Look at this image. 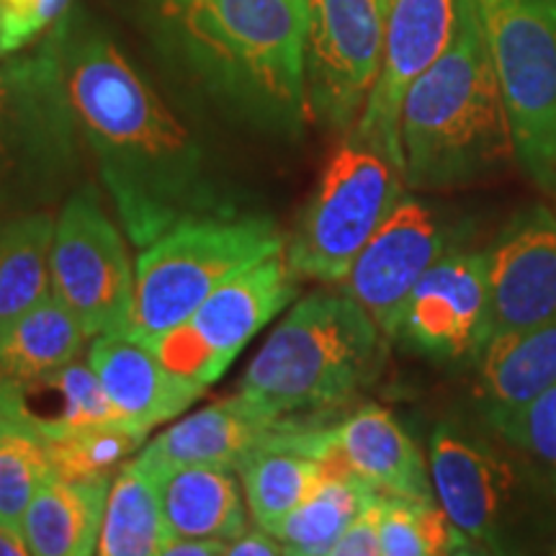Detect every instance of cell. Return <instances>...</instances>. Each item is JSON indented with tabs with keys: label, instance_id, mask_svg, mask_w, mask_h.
<instances>
[{
	"label": "cell",
	"instance_id": "obj_34",
	"mask_svg": "<svg viewBox=\"0 0 556 556\" xmlns=\"http://www.w3.org/2000/svg\"><path fill=\"white\" fill-rule=\"evenodd\" d=\"M379 520H381V492L374 497L371 505H366L358 513L356 520L345 528L343 536L332 546L330 556H377L381 554V536H379Z\"/></svg>",
	"mask_w": 556,
	"mask_h": 556
},
{
	"label": "cell",
	"instance_id": "obj_32",
	"mask_svg": "<svg viewBox=\"0 0 556 556\" xmlns=\"http://www.w3.org/2000/svg\"><path fill=\"white\" fill-rule=\"evenodd\" d=\"M495 430L513 448L523 451L533 464H539L546 471L548 484L556 486V384L497 422Z\"/></svg>",
	"mask_w": 556,
	"mask_h": 556
},
{
	"label": "cell",
	"instance_id": "obj_3",
	"mask_svg": "<svg viewBox=\"0 0 556 556\" xmlns=\"http://www.w3.org/2000/svg\"><path fill=\"white\" fill-rule=\"evenodd\" d=\"M400 142L405 184L415 191L477 184L518 157L477 0H458L448 47L409 86Z\"/></svg>",
	"mask_w": 556,
	"mask_h": 556
},
{
	"label": "cell",
	"instance_id": "obj_23",
	"mask_svg": "<svg viewBox=\"0 0 556 556\" xmlns=\"http://www.w3.org/2000/svg\"><path fill=\"white\" fill-rule=\"evenodd\" d=\"M377 495L379 490L348 469L336 454L315 492L304 503H299L287 518L278 520L268 533H274L289 554H330L345 528Z\"/></svg>",
	"mask_w": 556,
	"mask_h": 556
},
{
	"label": "cell",
	"instance_id": "obj_25",
	"mask_svg": "<svg viewBox=\"0 0 556 556\" xmlns=\"http://www.w3.org/2000/svg\"><path fill=\"white\" fill-rule=\"evenodd\" d=\"M86 340L80 319L52 291L0 343V379L21 387L50 377L80 356Z\"/></svg>",
	"mask_w": 556,
	"mask_h": 556
},
{
	"label": "cell",
	"instance_id": "obj_38",
	"mask_svg": "<svg viewBox=\"0 0 556 556\" xmlns=\"http://www.w3.org/2000/svg\"><path fill=\"white\" fill-rule=\"evenodd\" d=\"M18 415V400H16V384L0 379V433L9 426L13 417Z\"/></svg>",
	"mask_w": 556,
	"mask_h": 556
},
{
	"label": "cell",
	"instance_id": "obj_36",
	"mask_svg": "<svg viewBox=\"0 0 556 556\" xmlns=\"http://www.w3.org/2000/svg\"><path fill=\"white\" fill-rule=\"evenodd\" d=\"M227 554L229 556H281L289 554L287 546L278 541L274 533H268L266 528L255 526L253 531H242L240 536H235L227 544Z\"/></svg>",
	"mask_w": 556,
	"mask_h": 556
},
{
	"label": "cell",
	"instance_id": "obj_40",
	"mask_svg": "<svg viewBox=\"0 0 556 556\" xmlns=\"http://www.w3.org/2000/svg\"><path fill=\"white\" fill-rule=\"evenodd\" d=\"M0 58H3V54H0Z\"/></svg>",
	"mask_w": 556,
	"mask_h": 556
},
{
	"label": "cell",
	"instance_id": "obj_27",
	"mask_svg": "<svg viewBox=\"0 0 556 556\" xmlns=\"http://www.w3.org/2000/svg\"><path fill=\"white\" fill-rule=\"evenodd\" d=\"M173 533L165 523L155 479L131 462L116 471L111 482L106 513L96 554L103 556H152L165 554Z\"/></svg>",
	"mask_w": 556,
	"mask_h": 556
},
{
	"label": "cell",
	"instance_id": "obj_26",
	"mask_svg": "<svg viewBox=\"0 0 556 556\" xmlns=\"http://www.w3.org/2000/svg\"><path fill=\"white\" fill-rule=\"evenodd\" d=\"M52 235L50 212L0 225V343L26 312L52 294Z\"/></svg>",
	"mask_w": 556,
	"mask_h": 556
},
{
	"label": "cell",
	"instance_id": "obj_21",
	"mask_svg": "<svg viewBox=\"0 0 556 556\" xmlns=\"http://www.w3.org/2000/svg\"><path fill=\"white\" fill-rule=\"evenodd\" d=\"M477 361L479 407L495 428L556 384V319L492 336Z\"/></svg>",
	"mask_w": 556,
	"mask_h": 556
},
{
	"label": "cell",
	"instance_id": "obj_2",
	"mask_svg": "<svg viewBox=\"0 0 556 556\" xmlns=\"http://www.w3.org/2000/svg\"><path fill=\"white\" fill-rule=\"evenodd\" d=\"M165 52L227 119L296 137L307 109L304 0H152Z\"/></svg>",
	"mask_w": 556,
	"mask_h": 556
},
{
	"label": "cell",
	"instance_id": "obj_5",
	"mask_svg": "<svg viewBox=\"0 0 556 556\" xmlns=\"http://www.w3.org/2000/svg\"><path fill=\"white\" fill-rule=\"evenodd\" d=\"M83 148L54 34L37 54L0 65V225L78 189Z\"/></svg>",
	"mask_w": 556,
	"mask_h": 556
},
{
	"label": "cell",
	"instance_id": "obj_17",
	"mask_svg": "<svg viewBox=\"0 0 556 556\" xmlns=\"http://www.w3.org/2000/svg\"><path fill=\"white\" fill-rule=\"evenodd\" d=\"M315 420L274 417L242 394L201 407L176 426L144 443L135 464L148 475L180 464H219L240 469L250 456L278 443H289L299 428Z\"/></svg>",
	"mask_w": 556,
	"mask_h": 556
},
{
	"label": "cell",
	"instance_id": "obj_19",
	"mask_svg": "<svg viewBox=\"0 0 556 556\" xmlns=\"http://www.w3.org/2000/svg\"><path fill=\"white\" fill-rule=\"evenodd\" d=\"M336 451L348 469L387 495L435 500L430 467L397 417L364 405L336 426Z\"/></svg>",
	"mask_w": 556,
	"mask_h": 556
},
{
	"label": "cell",
	"instance_id": "obj_39",
	"mask_svg": "<svg viewBox=\"0 0 556 556\" xmlns=\"http://www.w3.org/2000/svg\"><path fill=\"white\" fill-rule=\"evenodd\" d=\"M26 554L31 552L29 546H26L24 533L0 526V556H26Z\"/></svg>",
	"mask_w": 556,
	"mask_h": 556
},
{
	"label": "cell",
	"instance_id": "obj_20",
	"mask_svg": "<svg viewBox=\"0 0 556 556\" xmlns=\"http://www.w3.org/2000/svg\"><path fill=\"white\" fill-rule=\"evenodd\" d=\"M150 477L173 539H222L229 544L248 528L250 510L238 469L180 464Z\"/></svg>",
	"mask_w": 556,
	"mask_h": 556
},
{
	"label": "cell",
	"instance_id": "obj_33",
	"mask_svg": "<svg viewBox=\"0 0 556 556\" xmlns=\"http://www.w3.org/2000/svg\"><path fill=\"white\" fill-rule=\"evenodd\" d=\"M70 0H0V54H13L58 24Z\"/></svg>",
	"mask_w": 556,
	"mask_h": 556
},
{
	"label": "cell",
	"instance_id": "obj_10",
	"mask_svg": "<svg viewBox=\"0 0 556 556\" xmlns=\"http://www.w3.org/2000/svg\"><path fill=\"white\" fill-rule=\"evenodd\" d=\"M296 291L287 255L276 253L229 278L189 319L144 345L180 377L212 387Z\"/></svg>",
	"mask_w": 556,
	"mask_h": 556
},
{
	"label": "cell",
	"instance_id": "obj_7",
	"mask_svg": "<svg viewBox=\"0 0 556 556\" xmlns=\"http://www.w3.org/2000/svg\"><path fill=\"white\" fill-rule=\"evenodd\" d=\"M402 186L400 165L348 131L283 248L294 276L343 283L361 250L400 204Z\"/></svg>",
	"mask_w": 556,
	"mask_h": 556
},
{
	"label": "cell",
	"instance_id": "obj_15",
	"mask_svg": "<svg viewBox=\"0 0 556 556\" xmlns=\"http://www.w3.org/2000/svg\"><path fill=\"white\" fill-rule=\"evenodd\" d=\"M446 229L433 208L420 199L402 197L348 270L345 294L356 299L389 340H397L407 299L446 253Z\"/></svg>",
	"mask_w": 556,
	"mask_h": 556
},
{
	"label": "cell",
	"instance_id": "obj_37",
	"mask_svg": "<svg viewBox=\"0 0 556 556\" xmlns=\"http://www.w3.org/2000/svg\"><path fill=\"white\" fill-rule=\"evenodd\" d=\"M168 556H219L227 554V541L222 539H173L168 548Z\"/></svg>",
	"mask_w": 556,
	"mask_h": 556
},
{
	"label": "cell",
	"instance_id": "obj_18",
	"mask_svg": "<svg viewBox=\"0 0 556 556\" xmlns=\"http://www.w3.org/2000/svg\"><path fill=\"white\" fill-rule=\"evenodd\" d=\"M88 364L124 426L142 435L178 417L206 392L204 384L180 377L150 345L124 330L90 338Z\"/></svg>",
	"mask_w": 556,
	"mask_h": 556
},
{
	"label": "cell",
	"instance_id": "obj_1",
	"mask_svg": "<svg viewBox=\"0 0 556 556\" xmlns=\"http://www.w3.org/2000/svg\"><path fill=\"white\" fill-rule=\"evenodd\" d=\"M58 45L80 137L131 245L148 248L186 219L238 212L201 144L114 39L67 24Z\"/></svg>",
	"mask_w": 556,
	"mask_h": 556
},
{
	"label": "cell",
	"instance_id": "obj_6",
	"mask_svg": "<svg viewBox=\"0 0 556 556\" xmlns=\"http://www.w3.org/2000/svg\"><path fill=\"white\" fill-rule=\"evenodd\" d=\"M283 248L287 240L268 217L235 212L180 222L142 248L124 332L152 343L189 319L222 283Z\"/></svg>",
	"mask_w": 556,
	"mask_h": 556
},
{
	"label": "cell",
	"instance_id": "obj_13",
	"mask_svg": "<svg viewBox=\"0 0 556 556\" xmlns=\"http://www.w3.org/2000/svg\"><path fill=\"white\" fill-rule=\"evenodd\" d=\"M397 340L435 361L479 358L490 340L486 250H446L417 281Z\"/></svg>",
	"mask_w": 556,
	"mask_h": 556
},
{
	"label": "cell",
	"instance_id": "obj_31",
	"mask_svg": "<svg viewBox=\"0 0 556 556\" xmlns=\"http://www.w3.org/2000/svg\"><path fill=\"white\" fill-rule=\"evenodd\" d=\"M144 438L122 422L80 433L47 438L52 469L67 477H116L127 458L144 446Z\"/></svg>",
	"mask_w": 556,
	"mask_h": 556
},
{
	"label": "cell",
	"instance_id": "obj_29",
	"mask_svg": "<svg viewBox=\"0 0 556 556\" xmlns=\"http://www.w3.org/2000/svg\"><path fill=\"white\" fill-rule=\"evenodd\" d=\"M381 554L384 556H443L475 552L438 500H413L381 492Z\"/></svg>",
	"mask_w": 556,
	"mask_h": 556
},
{
	"label": "cell",
	"instance_id": "obj_16",
	"mask_svg": "<svg viewBox=\"0 0 556 556\" xmlns=\"http://www.w3.org/2000/svg\"><path fill=\"white\" fill-rule=\"evenodd\" d=\"M490 338L556 319V217L533 206L507 225L486 250Z\"/></svg>",
	"mask_w": 556,
	"mask_h": 556
},
{
	"label": "cell",
	"instance_id": "obj_8",
	"mask_svg": "<svg viewBox=\"0 0 556 556\" xmlns=\"http://www.w3.org/2000/svg\"><path fill=\"white\" fill-rule=\"evenodd\" d=\"M518 160L556 184V0H477Z\"/></svg>",
	"mask_w": 556,
	"mask_h": 556
},
{
	"label": "cell",
	"instance_id": "obj_4",
	"mask_svg": "<svg viewBox=\"0 0 556 556\" xmlns=\"http://www.w3.org/2000/svg\"><path fill=\"white\" fill-rule=\"evenodd\" d=\"M387 340L356 299L315 291L261 345L238 394L274 417L319 420L377 381Z\"/></svg>",
	"mask_w": 556,
	"mask_h": 556
},
{
	"label": "cell",
	"instance_id": "obj_14",
	"mask_svg": "<svg viewBox=\"0 0 556 556\" xmlns=\"http://www.w3.org/2000/svg\"><path fill=\"white\" fill-rule=\"evenodd\" d=\"M458 0H387L384 50L379 78L351 131L374 148L384 150L402 168L400 122L402 103L448 47L456 29Z\"/></svg>",
	"mask_w": 556,
	"mask_h": 556
},
{
	"label": "cell",
	"instance_id": "obj_12",
	"mask_svg": "<svg viewBox=\"0 0 556 556\" xmlns=\"http://www.w3.org/2000/svg\"><path fill=\"white\" fill-rule=\"evenodd\" d=\"M430 482L438 505L475 544L513 548L520 497L516 462L456 422H441L430 435Z\"/></svg>",
	"mask_w": 556,
	"mask_h": 556
},
{
	"label": "cell",
	"instance_id": "obj_11",
	"mask_svg": "<svg viewBox=\"0 0 556 556\" xmlns=\"http://www.w3.org/2000/svg\"><path fill=\"white\" fill-rule=\"evenodd\" d=\"M307 3V109L332 131L356 127L379 78L387 0Z\"/></svg>",
	"mask_w": 556,
	"mask_h": 556
},
{
	"label": "cell",
	"instance_id": "obj_22",
	"mask_svg": "<svg viewBox=\"0 0 556 556\" xmlns=\"http://www.w3.org/2000/svg\"><path fill=\"white\" fill-rule=\"evenodd\" d=\"M114 477H67L52 471L26 507L21 533L37 556H88L99 548Z\"/></svg>",
	"mask_w": 556,
	"mask_h": 556
},
{
	"label": "cell",
	"instance_id": "obj_30",
	"mask_svg": "<svg viewBox=\"0 0 556 556\" xmlns=\"http://www.w3.org/2000/svg\"><path fill=\"white\" fill-rule=\"evenodd\" d=\"M52 471L45 433L18 409L0 433V526L21 531L26 507Z\"/></svg>",
	"mask_w": 556,
	"mask_h": 556
},
{
	"label": "cell",
	"instance_id": "obj_35",
	"mask_svg": "<svg viewBox=\"0 0 556 556\" xmlns=\"http://www.w3.org/2000/svg\"><path fill=\"white\" fill-rule=\"evenodd\" d=\"M523 544L531 546L533 552L556 554V486L552 503L541 507L531 518V526L523 528Z\"/></svg>",
	"mask_w": 556,
	"mask_h": 556
},
{
	"label": "cell",
	"instance_id": "obj_28",
	"mask_svg": "<svg viewBox=\"0 0 556 556\" xmlns=\"http://www.w3.org/2000/svg\"><path fill=\"white\" fill-rule=\"evenodd\" d=\"M328 464L289 443H278L250 456L238 471L255 526L270 531L278 520L287 518L323 482Z\"/></svg>",
	"mask_w": 556,
	"mask_h": 556
},
{
	"label": "cell",
	"instance_id": "obj_24",
	"mask_svg": "<svg viewBox=\"0 0 556 556\" xmlns=\"http://www.w3.org/2000/svg\"><path fill=\"white\" fill-rule=\"evenodd\" d=\"M16 397L21 415L29 417L45 438L122 422V417L111 407L101 379L96 377L90 364H80L78 358L50 377L16 384Z\"/></svg>",
	"mask_w": 556,
	"mask_h": 556
},
{
	"label": "cell",
	"instance_id": "obj_9",
	"mask_svg": "<svg viewBox=\"0 0 556 556\" xmlns=\"http://www.w3.org/2000/svg\"><path fill=\"white\" fill-rule=\"evenodd\" d=\"M52 291L80 319L88 338L127 330L137 270L127 242L93 186L62 201L50 250Z\"/></svg>",
	"mask_w": 556,
	"mask_h": 556
}]
</instances>
